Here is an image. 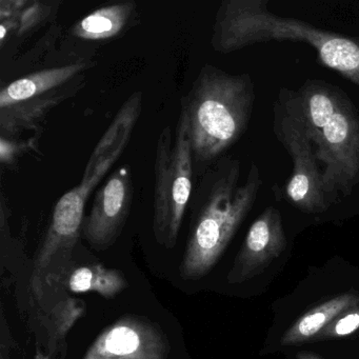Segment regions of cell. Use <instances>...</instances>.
Instances as JSON below:
<instances>
[{
  "label": "cell",
  "instance_id": "obj_2",
  "mask_svg": "<svg viewBox=\"0 0 359 359\" xmlns=\"http://www.w3.org/2000/svg\"><path fill=\"white\" fill-rule=\"evenodd\" d=\"M278 102L300 121L323 165L327 205L348 196L359 184V116L344 92L309 81L297 92L281 90Z\"/></svg>",
  "mask_w": 359,
  "mask_h": 359
},
{
  "label": "cell",
  "instance_id": "obj_12",
  "mask_svg": "<svg viewBox=\"0 0 359 359\" xmlns=\"http://www.w3.org/2000/svg\"><path fill=\"white\" fill-rule=\"evenodd\" d=\"M85 62L39 71L6 86L0 92V110L36 100L74 79L88 69Z\"/></svg>",
  "mask_w": 359,
  "mask_h": 359
},
{
  "label": "cell",
  "instance_id": "obj_19",
  "mask_svg": "<svg viewBox=\"0 0 359 359\" xmlns=\"http://www.w3.org/2000/svg\"><path fill=\"white\" fill-rule=\"evenodd\" d=\"M15 348V342L12 338L9 325L6 320L5 313L1 312V339H0V359H11L12 348Z\"/></svg>",
  "mask_w": 359,
  "mask_h": 359
},
{
  "label": "cell",
  "instance_id": "obj_1",
  "mask_svg": "<svg viewBox=\"0 0 359 359\" xmlns=\"http://www.w3.org/2000/svg\"><path fill=\"white\" fill-rule=\"evenodd\" d=\"M241 159L226 155L201 175L190 201L188 241L180 262L184 280H199L217 264L255 203L262 182L255 163L239 184Z\"/></svg>",
  "mask_w": 359,
  "mask_h": 359
},
{
  "label": "cell",
  "instance_id": "obj_7",
  "mask_svg": "<svg viewBox=\"0 0 359 359\" xmlns=\"http://www.w3.org/2000/svg\"><path fill=\"white\" fill-rule=\"evenodd\" d=\"M274 131L293 161V173L285 189L290 203L306 213L327 211L330 205L312 142L302 123L291 116L279 102L275 107Z\"/></svg>",
  "mask_w": 359,
  "mask_h": 359
},
{
  "label": "cell",
  "instance_id": "obj_18",
  "mask_svg": "<svg viewBox=\"0 0 359 359\" xmlns=\"http://www.w3.org/2000/svg\"><path fill=\"white\" fill-rule=\"evenodd\" d=\"M31 144L26 142H14L1 136L0 140V161L6 165H11L18 159V155L27 150V147Z\"/></svg>",
  "mask_w": 359,
  "mask_h": 359
},
{
  "label": "cell",
  "instance_id": "obj_11",
  "mask_svg": "<svg viewBox=\"0 0 359 359\" xmlns=\"http://www.w3.org/2000/svg\"><path fill=\"white\" fill-rule=\"evenodd\" d=\"M51 283L72 293H97L106 299H112L129 287L123 272L102 264H83L69 271L60 269L48 277L45 287Z\"/></svg>",
  "mask_w": 359,
  "mask_h": 359
},
{
  "label": "cell",
  "instance_id": "obj_9",
  "mask_svg": "<svg viewBox=\"0 0 359 359\" xmlns=\"http://www.w3.org/2000/svg\"><path fill=\"white\" fill-rule=\"evenodd\" d=\"M133 182L129 165L115 170L94 197L81 236L96 251L110 249L121 236L131 210Z\"/></svg>",
  "mask_w": 359,
  "mask_h": 359
},
{
  "label": "cell",
  "instance_id": "obj_8",
  "mask_svg": "<svg viewBox=\"0 0 359 359\" xmlns=\"http://www.w3.org/2000/svg\"><path fill=\"white\" fill-rule=\"evenodd\" d=\"M171 342L163 327L140 315H123L104 327L83 359H169Z\"/></svg>",
  "mask_w": 359,
  "mask_h": 359
},
{
  "label": "cell",
  "instance_id": "obj_3",
  "mask_svg": "<svg viewBox=\"0 0 359 359\" xmlns=\"http://www.w3.org/2000/svg\"><path fill=\"white\" fill-rule=\"evenodd\" d=\"M255 102L251 75L230 74L212 65L199 71L180 114L188 126L194 171L203 175L249 127Z\"/></svg>",
  "mask_w": 359,
  "mask_h": 359
},
{
  "label": "cell",
  "instance_id": "obj_10",
  "mask_svg": "<svg viewBox=\"0 0 359 359\" xmlns=\"http://www.w3.org/2000/svg\"><path fill=\"white\" fill-rule=\"evenodd\" d=\"M287 245L278 210L266 208L248 231L245 243L228 274L230 283H241L262 273Z\"/></svg>",
  "mask_w": 359,
  "mask_h": 359
},
{
  "label": "cell",
  "instance_id": "obj_6",
  "mask_svg": "<svg viewBox=\"0 0 359 359\" xmlns=\"http://www.w3.org/2000/svg\"><path fill=\"white\" fill-rule=\"evenodd\" d=\"M130 134L131 132L126 134L112 150L98 156L92 155L81 184L62 195L54 207L51 222L34 260L31 283L37 295L43 293L46 280L55 266L54 264L64 257H70L83 232L88 198L123 154Z\"/></svg>",
  "mask_w": 359,
  "mask_h": 359
},
{
  "label": "cell",
  "instance_id": "obj_21",
  "mask_svg": "<svg viewBox=\"0 0 359 359\" xmlns=\"http://www.w3.org/2000/svg\"><path fill=\"white\" fill-rule=\"evenodd\" d=\"M297 359H319V357L312 353L302 352L297 355Z\"/></svg>",
  "mask_w": 359,
  "mask_h": 359
},
{
  "label": "cell",
  "instance_id": "obj_5",
  "mask_svg": "<svg viewBox=\"0 0 359 359\" xmlns=\"http://www.w3.org/2000/svg\"><path fill=\"white\" fill-rule=\"evenodd\" d=\"M153 234L165 249H174L193 195L194 163L188 126L180 114L175 140L169 126L159 133L155 150Z\"/></svg>",
  "mask_w": 359,
  "mask_h": 359
},
{
  "label": "cell",
  "instance_id": "obj_4",
  "mask_svg": "<svg viewBox=\"0 0 359 359\" xmlns=\"http://www.w3.org/2000/svg\"><path fill=\"white\" fill-rule=\"evenodd\" d=\"M302 41L312 46L325 66L359 86V41L325 32L312 25L269 11L264 0H224L214 22L211 46L228 54L255 43Z\"/></svg>",
  "mask_w": 359,
  "mask_h": 359
},
{
  "label": "cell",
  "instance_id": "obj_20",
  "mask_svg": "<svg viewBox=\"0 0 359 359\" xmlns=\"http://www.w3.org/2000/svg\"><path fill=\"white\" fill-rule=\"evenodd\" d=\"M34 359H54L53 357L50 356L48 352H43L41 348H36V353H35Z\"/></svg>",
  "mask_w": 359,
  "mask_h": 359
},
{
  "label": "cell",
  "instance_id": "obj_13",
  "mask_svg": "<svg viewBox=\"0 0 359 359\" xmlns=\"http://www.w3.org/2000/svg\"><path fill=\"white\" fill-rule=\"evenodd\" d=\"M359 304V296L355 294L346 293L336 296L329 302H323L315 306L306 314L302 315L293 327L287 330V333L281 338V344H302L316 336L321 330L327 327L333 319L344 311L356 308Z\"/></svg>",
  "mask_w": 359,
  "mask_h": 359
},
{
  "label": "cell",
  "instance_id": "obj_15",
  "mask_svg": "<svg viewBox=\"0 0 359 359\" xmlns=\"http://www.w3.org/2000/svg\"><path fill=\"white\" fill-rule=\"evenodd\" d=\"M87 314V304L83 299L67 297L56 302L46 321L48 332V354L57 359H66L67 341L69 332L79 319Z\"/></svg>",
  "mask_w": 359,
  "mask_h": 359
},
{
  "label": "cell",
  "instance_id": "obj_17",
  "mask_svg": "<svg viewBox=\"0 0 359 359\" xmlns=\"http://www.w3.org/2000/svg\"><path fill=\"white\" fill-rule=\"evenodd\" d=\"M359 329V309H353L352 312L344 315L339 320L336 321L334 327L325 330V335L346 336L354 333Z\"/></svg>",
  "mask_w": 359,
  "mask_h": 359
},
{
  "label": "cell",
  "instance_id": "obj_14",
  "mask_svg": "<svg viewBox=\"0 0 359 359\" xmlns=\"http://www.w3.org/2000/svg\"><path fill=\"white\" fill-rule=\"evenodd\" d=\"M135 9L134 1L100 8L76 22L71 29V33L86 41L114 39L125 30Z\"/></svg>",
  "mask_w": 359,
  "mask_h": 359
},
{
  "label": "cell",
  "instance_id": "obj_16",
  "mask_svg": "<svg viewBox=\"0 0 359 359\" xmlns=\"http://www.w3.org/2000/svg\"><path fill=\"white\" fill-rule=\"evenodd\" d=\"M51 12V8L46 6L45 4L28 3L25 9L16 16L15 20L16 29L15 34L18 36L27 34L32 31L35 27L39 26L45 18L49 15Z\"/></svg>",
  "mask_w": 359,
  "mask_h": 359
}]
</instances>
